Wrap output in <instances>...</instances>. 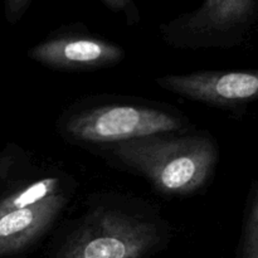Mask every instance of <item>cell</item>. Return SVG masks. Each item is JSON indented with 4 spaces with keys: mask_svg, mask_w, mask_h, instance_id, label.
Wrapping results in <instances>:
<instances>
[{
    "mask_svg": "<svg viewBox=\"0 0 258 258\" xmlns=\"http://www.w3.org/2000/svg\"><path fill=\"white\" fill-rule=\"evenodd\" d=\"M70 202L67 181L44 174L0 198V256L28 248L54 224Z\"/></svg>",
    "mask_w": 258,
    "mask_h": 258,
    "instance_id": "cell-3",
    "label": "cell"
},
{
    "mask_svg": "<svg viewBox=\"0 0 258 258\" xmlns=\"http://www.w3.org/2000/svg\"><path fill=\"white\" fill-rule=\"evenodd\" d=\"M5 3V17L8 22L14 24L22 19L23 15L29 8L32 0H4Z\"/></svg>",
    "mask_w": 258,
    "mask_h": 258,
    "instance_id": "cell-9",
    "label": "cell"
},
{
    "mask_svg": "<svg viewBox=\"0 0 258 258\" xmlns=\"http://www.w3.org/2000/svg\"><path fill=\"white\" fill-rule=\"evenodd\" d=\"M164 90L198 102L219 107H237L253 101L258 95L256 71H206L190 75L156 78Z\"/></svg>",
    "mask_w": 258,
    "mask_h": 258,
    "instance_id": "cell-6",
    "label": "cell"
},
{
    "mask_svg": "<svg viewBox=\"0 0 258 258\" xmlns=\"http://www.w3.org/2000/svg\"><path fill=\"white\" fill-rule=\"evenodd\" d=\"M35 62L63 71H92L120 62L118 45L88 35H60L39 43L29 50Z\"/></svg>",
    "mask_w": 258,
    "mask_h": 258,
    "instance_id": "cell-7",
    "label": "cell"
},
{
    "mask_svg": "<svg viewBox=\"0 0 258 258\" xmlns=\"http://www.w3.org/2000/svg\"><path fill=\"white\" fill-rule=\"evenodd\" d=\"M239 258H258V188L252 183L246 204L243 228H242Z\"/></svg>",
    "mask_w": 258,
    "mask_h": 258,
    "instance_id": "cell-8",
    "label": "cell"
},
{
    "mask_svg": "<svg viewBox=\"0 0 258 258\" xmlns=\"http://www.w3.org/2000/svg\"><path fill=\"white\" fill-rule=\"evenodd\" d=\"M155 218L117 206H98L81 219L57 258H143L158 247Z\"/></svg>",
    "mask_w": 258,
    "mask_h": 258,
    "instance_id": "cell-2",
    "label": "cell"
},
{
    "mask_svg": "<svg viewBox=\"0 0 258 258\" xmlns=\"http://www.w3.org/2000/svg\"><path fill=\"white\" fill-rule=\"evenodd\" d=\"M101 2L113 12H122L130 18H135V19L138 18L134 0H101Z\"/></svg>",
    "mask_w": 258,
    "mask_h": 258,
    "instance_id": "cell-10",
    "label": "cell"
},
{
    "mask_svg": "<svg viewBox=\"0 0 258 258\" xmlns=\"http://www.w3.org/2000/svg\"><path fill=\"white\" fill-rule=\"evenodd\" d=\"M257 18V0H204L197 10L164 25L163 33L174 47L231 48L246 39Z\"/></svg>",
    "mask_w": 258,
    "mask_h": 258,
    "instance_id": "cell-5",
    "label": "cell"
},
{
    "mask_svg": "<svg viewBox=\"0 0 258 258\" xmlns=\"http://www.w3.org/2000/svg\"><path fill=\"white\" fill-rule=\"evenodd\" d=\"M170 134L111 144L107 149L118 163L143 174L160 193L189 196L211 179L218 149L207 135Z\"/></svg>",
    "mask_w": 258,
    "mask_h": 258,
    "instance_id": "cell-1",
    "label": "cell"
},
{
    "mask_svg": "<svg viewBox=\"0 0 258 258\" xmlns=\"http://www.w3.org/2000/svg\"><path fill=\"white\" fill-rule=\"evenodd\" d=\"M184 120L158 107L128 103L95 106L63 121V134L76 143L117 144L156 134L176 133Z\"/></svg>",
    "mask_w": 258,
    "mask_h": 258,
    "instance_id": "cell-4",
    "label": "cell"
}]
</instances>
